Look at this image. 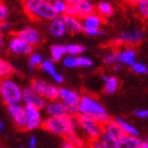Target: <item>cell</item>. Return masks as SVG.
<instances>
[{"instance_id":"1","label":"cell","mask_w":148,"mask_h":148,"mask_svg":"<svg viewBox=\"0 0 148 148\" xmlns=\"http://www.w3.org/2000/svg\"><path fill=\"white\" fill-rule=\"evenodd\" d=\"M77 115L91 117L102 125L110 121L108 111L94 96L90 94L80 95L79 103L77 106Z\"/></svg>"},{"instance_id":"2","label":"cell","mask_w":148,"mask_h":148,"mask_svg":"<svg viewBox=\"0 0 148 148\" xmlns=\"http://www.w3.org/2000/svg\"><path fill=\"white\" fill-rule=\"evenodd\" d=\"M47 131L59 136H68L78 129L76 116L64 115V116H48L42 122V126Z\"/></svg>"},{"instance_id":"3","label":"cell","mask_w":148,"mask_h":148,"mask_svg":"<svg viewBox=\"0 0 148 148\" xmlns=\"http://www.w3.org/2000/svg\"><path fill=\"white\" fill-rule=\"evenodd\" d=\"M23 8L28 15L35 20L50 21L57 17L52 5L42 0H23Z\"/></svg>"},{"instance_id":"4","label":"cell","mask_w":148,"mask_h":148,"mask_svg":"<svg viewBox=\"0 0 148 148\" xmlns=\"http://www.w3.org/2000/svg\"><path fill=\"white\" fill-rule=\"evenodd\" d=\"M0 97L6 106L21 104L22 88L12 77L0 79Z\"/></svg>"},{"instance_id":"5","label":"cell","mask_w":148,"mask_h":148,"mask_svg":"<svg viewBox=\"0 0 148 148\" xmlns=\"http://www.w3.org/2000/svg\"><path fill=\"white\" fill-rule=\"evenodd\" d=\"M77 126L82 130L84 136L87 139L91 140L99 139L103 132V125L93 120L91 117L84 116V115H77Z\"/></svg>"},{"instance_id":"6","label":"cell","mask_w":148,"mask_h":148,"mask_svg":"<svg viewBox=\"0 0 148 148\" xmlns=\"http://www.w3.org/2000/svg\"><path fill=\"white\" fill-rule=\"evenodd\" d=\"M30 87L34 92H36L38 95L46 99L47 102L58 99L59 88L56 85H53V84L43 79L36 78V79L32 80Z\"/></svg>"},{"instance_id":"7","label":"cell","mask_w":148,"mask_h":148,"mask_svg":"<svg viewBox=\"0 0 148 148\" xmlns=\"http://www.w3.org/2000/svg\"><path fill=\"white\" fill-rule=\"evenodd\" d=\"M58 99L69 109V115L77 116V106L79 103L80 94L70 88H59Z\"/></svg>"},{"instance_id":"8","label":"cell","mask_w":148,"mask_h":148,"mask_svg":"<svg viewBox=\"0 0 148 148\" xmlns=\"http://www.w3.org/2000/svg\"><path fill=\"white\" fill-rule=\"evenodd\" d=\"M145 38V32L142 29H132L123 33H120L115 38L114 42L116 45L126 47H133L141 43Z\"/></svg>"},{"instance_id":"9","label":"cell","mask_w":148,"mask_h":148,"mask_svg":"<svg viewBox=\"0 0 148 148\" xmlns=\"http://www.w3.org/2000/svg\"><path fill=\"white\" fill-rule=\"evenodd\" d=\"M8 50L10 53H12L14 55L19 56H28L33 52V47L30 46L29 43L19 38L17 35H13L6 43Z\"/></svg>"},{"instance_id":"10","label":"cell","mask_w":148,"mask_h":148,"mask_svg":"<svg viewBox=\"0 0 148 148\" xmlns=\"http://www.w3.org/2000/svg\"><path fill=\"white\" fill-rule=\"evenodd\" d=\"M8 112L18 129L27 130V113L25 106L21 104L8 106Z\"/></svg>"},{"instance_id":"11","label":"cell","mask_w":148,"mask_h":148,"mask_svg":"<svg viewBox=\"0 0 148 148\" xmlns=\"http://www.w3.org/2000/svg\"><path fill=\"white\" fill-rule=\"evenodd\" d=\"M25 106H32L37 109H45L47 105V101L34 92L30 86L22 89V101Z\"/></svg>"},{"instance_id":"12","label":"cell","mask_w":148,"mask_h":148,"mask_svg":"<svg viewBox=\"0 0 148 148\" xmlns=\"http://www.w3.org/2000/svg\"><path fill=\"white\" fill-rule=\"evenodd\" d=\"M16 35L32 47L39 45L42 40V35H41L40 31L34 27H25L22 30L17 32Z\"/></svg>"},{"instance_id":"13","label":"cell","mask_w":148,"mask_h":148,"mask_svg":"<svg viewBox=\"0 0 148 148\" xmlns=\"http://www.w3.org/2000/svg\"><path fill=\"white\" fill-rule=\"evenodd\" d=\"M27 113V130H34L42 126L41 110L32 106H25Z\"/></svg>"},{"instance_id":"14","label":"cell","mask_w":148,"mask_h":148,"mask_svg":"<svg viewBox=\"0 0 148 148\" xmlns=\"http://www.w3.org/2000/svg\"><path fill=\"white\" fill-rule=\"evenodd\" d=\"M48 31L51 36L55 38H62L67 34V29H66L62 16H57L54 19L50 20L48 25Z\"/></svg>"},{"instance_id":"15","label":"cell","mask_w":148,"mask_h":148,"mask_svg":"<svg viewBox=\"0 0 148 148\" xmlns=\"http://www.w3.org/2000/svg\"><path fill=\"white\" fill-rule=\"evenodd\" d=\"M45 110H46V113L48 114V116H64V115H69V109L59 99L47 102Z\"/></svg>"},{"instance_id":"16","label":"cell","mask_w":148,"mask_h":148,"mask_svg":"<svg viewBox=\"0 0 148 148\" xmlns=\"http://www.w3.org/2000/svg\"><path fill=\"white\" fill-rule=\"evenodd\" d=\"M117 55V62L121 65L131 66L136 62V51L133 47H125L124 49L116 51Z\"/></svg>"},{"instance_id":"17","label":"cell","mask_w":148,"mask_h":148,"mask_svg":"<svg viewBox=\"0 0 148 148\" xmlns=\"http://www.w3.org/2000/svg\"><path fill=\"white\" fill-rule=\"evenodd\" d=\"M109 138H112L114 140H119L124 136L123 131L120 128V126L117 125L114 121H108L105 124H103V132Z\"/></svg>"},{"instance_id":"18","label":"cell","mask_w":148,"mask_h":148,"mask_svg":"<svg viewBox=\"0 0 148 148\" xmlns=\"http://www.w3.org/2000/svg\"><path fill=\"white\" fill-rule=\"evenodd\" d=\"M82 23H83L84 30H87V29H101L102 25L104 23V19L96 12H93L91 14H89V15L85 16L83 20H82Z\"/></svg>"},{"instance_id":"19","label":"cell","mask_w":148,"mask_h":148,"mask_svg":"<svg viewBox=\"0 0 148 148\" xmlns=\"http://www.w3.org/2000/svg\"><path fill=\"white\" fill-rule=\"evenodd\" d=\"M62 19H64V22H65L67 32H70L72 34H77V33H82L83 32L84 28L80 18L64 15L62 16Z\"/></svg>"},{"instance_id":"20","label":"cell","mask_w":148,"mask_h":148,"mask_svg":"<svg viewBox=\"0 0 148 148\" xmlns=\"http://www.w3.org/2000/svg\"><path fill=\"white\" fill-rule=\"evenodd\" d=\"M142 141L138 136H123L117 141V148H140Z\"/></svg>"},{"instance_id":"21","label":"cell","mask_w":148,"mask_h":148,"mask_svg":"<svg viewBox=\"0 0 148 148\" xmlns=\"http://www.w3.org/2000/svg\"><path fill=\"white\" fill-rule=\"evenodd\" d=\"M114 122L120 126V128L123 131L124 136H140V131L136 129V127L131 125L130 123L126 122L125 120L121 119V117H115L114 119Z\"/></svg>"},{"instance_id":"22","label":"cell","mask_w":148,"mask_h":148,"mask_svg":"<svg viewBox=\"0 0 148 148\" xmlns=\"http://www.w3.org/2000/svg\"><path fill=\"white\" fill-rule=\"evenodd\" d=\"M50 55H51V60L53 62H62L64 57L67 55L65 45L56 43V45L51 46V48H50Z\"/></svg>"},{"instance_id":"23","label":"cell","mask_w":148,"mask_h":148,"mask_svg":"<svg viewBox=\"0 0 148 148\" xmlns=\"http://www.w3.org/2000/svg\"><path fill=\"white\" fill-rule=\"evenodd\" d=\"M96 11H97L96 13L104 19V18L110 17V16L113 14L114 10L111 3L106 2V1H102V2H99V4L96 5Z\"/></svg>"},{"instance_id":"24","label":"cell","mask_w":148,"mask_h":148,"mask_svg":"<svg viewBox=\"0 0 148 148\" xmlns=\"http://www.w3.org/2000/svg\"><path fill=\"white\" fill-rule=\"evenodd\" d=\"M76 8H77V12H78V17H85V16L89 15L91 13L94 12V5L92 3L88 1V0H85V1H82L79 3H76Z\"/></svg>"},{"instance_id":"25","label":"cell","mask_w":148,"mask_h":148,"mask_svg":"<svg viewBox=\"0 0 148 148\" xmlns=\"http://www.w3.org/2000/svg\"><path fill=\"white\" fill-rule=\"evenodd\" d=\"M120 86V82L115 76H108L104 82V91L107 94H113L117 91Z\"/></svg>"},{"instance_id":"26","label":"cell","mask_w":148,"mask_h":148,"mask_svg":"<svg viewBox=\"0 0 148 148\" xmlns=\"http://www.w3.org/2000/svg\"><path fill=\"white\" fill-rule=\"evenodd\" d=\"M65 47L67 55L70 56H80L86 51V47L82 43H69Z\"/></svg>"},{"instance_id":"27","label":"cell","mask_w":148,"mask_h":148,"mask_svg":"<svg viewBox=\"0 0 148 148\" xmlns=\"http://www.w3.org/2000/svg\"><path fill=\"white\" fill-rule=\"evenodd\" d=\"M13 72H14L13 66L8 60L0 57V79H3V78H6V77H11Z\"/></svg>"},{"instance_id":"28","label":"cell","mask_w":148,"mask_h":148,"mask_svg":"<svg viewBox=\"0 0 148 148\" xmlns=\"http://www.w3.org/2000/svg\"><path fill=\"white\" fill-rule=\"evenodd\" d=\"M65 141L70 143V144H72V145L76 146V147H78V148H85L87 145L86 140L84 139L83 136H78L77 132H73V133H71V134H69L68 136H66Z\"/></svg>"},{"instance_id":"29","label":"cell","mask_w":148,"mask_h":148,"mask_svg":"<svg viewBox=\"0 0 148 148\" xmlns=\"http://www.w3.org/2000/svg\"><path fill=\"white\" fill-rule=\"evenodd\" d=\"M62 65L67 69L80 68V56L66 55L62 59Z\"/></svg>"},{"instance_id":"30","label":"cell","mask_w":148,"mask_h":148,"mask_svg":"<svg viewBox=\"0 0 148 148\" xmlns=\"http://www.w3.org/2000/svg\"><path fill=\"white\" fill-rule=\"evenodd\" d=\"M43 56L38 52H32L29 55V68L31 71H34V69L40 67L41 62H43Z\"/></svg>"},{"instance_id":"31","label":"cell","mask_w":148,"mask_h":148,"mask_svg":"<svg viewBox=\"0 0 148 148\" xmlns=\"http://www.w3.org/2000/svg\"><path fill=\"white\" fill-rule=\"evenodd\" d=\"M40 68L43 72H46L47 74H49L51 77H54L56 74L58 73L56 70L55 64L51 60V59H43V62L40 65Z\"/></svg>"},{"instance_id":"32","label":"cell","mask_w":148,"mask_h":148,"mask_svg":"<svg viewBox=\"0 0 148 148\" xmlns=\"http://www.w3.org/2000/svg\"><path fill=\"white\" fill-rule=\"evenodd\" d=\"M54 12L57 16H64L65 15L66 9H67V3L64 0H54L51 3Z\"/></svg>"},{"instance_id":"33","label":"cell","mask_w":148,"mask_h":148,"mask_svg":"<svg viewBox=\"0 0 148 148\" xmlns=\"http://www.w3.org/2000/svg\"><path fill=\"white\" fill-rule=\"evenodd\" d=\"M103 62L104 64L107 66H113L115 64H117V55L116 51H108L107 53H105V55L103 57Z\"/></svg>"},{"instance_id":"34","label":"cell","mask_w":148,"mask_h":148,"mask_svg":"<svg viewBox=\"0 0 148 148\" xmlns=\"http://www.w3.org/2000/svg\"><path fill=\"white\" fill-rule=\"evenodd\" d=\"M99 139L102 141L104 148H117V140L109 138V136H107L104 133L101 134V136H99Z\"/></svg>"},{"instance_id":"35","label":"cell","mask_w":148,"mask_h":148,"mask_svg":"<svg viewBox=\"0 0 148 148\" xmlns=\"http://www.w3.org/2000/svg\"><path fill=\"white\" fill-rule=\"evenodd\" d=\"M131 70L136 74H147L148 68L145 64L141 62H136L131 66Z\"/></svg>"},{"instance_id":"36","label":"cell","mask_w":148,"mask_h":148,"mask_svg":"<svg viewBox=\"0 0 148 148\" xmlns=\"http://www.w3.org/2000/svg\"><path fill=\"white\" fill-rule=\"evenodd\" d=\"M136 10L143 18H147L148 17V0H143L142 2L136 4Z\"/></svg>"},{"instance_id":"37","label":"cell","mask_w":148,"mask_h":148,"mask_svg":"<svg viewBox=\"0 0 148 148\" xmlns=\"http://www.w3.org/2000/svg\"><path fill=\"white\" fill-rule=\"evenodd\" d=\"M10 16V10L5 3L0 1V22H4L8 20Z\"/></svg>"},{"instance_id":"38","label":"cell","mask_w":148,"mask_h":148,"mask_svg":"<svg viewBox=\"0 0 148 148\" xmlns=\"http://www.w3.org/2000/svg\"><path fill=\"white\" fill-rule=\"evenodd\" d=\"M83 32H85V34H87L88 36H92V37L105 35V32L102 31L101 29H87V30H84Z\"/></svg>"},{"instance_id":"39","label":"cell","mask_w":148,"mask_h":148,"mask_svg":"<svg viewBox=\"0 0 148 148\" xmlns=\"http://www.w3.org/2000/svg\"><path fill=\"white\" fill-rule=\"evenodd\" d=\"M89 148H104V145L101 140L95 139L89 141Z\"/></svg>"},{"instance_id":"40","label":"cell","mask_w":148,"mask_h":148,"mask_svg":"<svg viewBox=\"0 0 148 148\" xmlns=\"http://www.w3.org/2000/svg\"><path fill=\"white\" fill-rule=\"evenodd\" d=\"M136 116L140 117V119H147L148 117V110L147 109H139V110L134 111Z\"/></svg>"},{"instance_id":"41","label":"cell","mask_w":148,"mask_h":148,"mask_svg":"<svg viewBox=\"0 0 148 148\" xmlns=\"http://www.w3.org/2000/svg\"><path fill=\"white\" fill-rule=\"evenodd\" d=\"M10 30H11V28H10V25L6 21L4 22H0V33L1 34H8L10 32Z\"/></svg>"},{"instance_id":"42","label":"cell","mask_w":148,"mask_h":148,"mask_svg":"<svg viewBox=\"0 0 148 148\" xmlns=\"http://www.w3.org/2000/svg\"><path fill=\"white\" fill-rule=\"evenodd\" d=\"M52 79L54 80V83H56V84H62L64 82H65L64 75H62V74H60L59 72L57 74H56V75L54 77H52Z\"/></svg>"},{"instance_id":"43","label":"cell","mask_w":148,"mask_h":148,"mask_svg":"<svg viewBox=\"0 0 148 148\" xmlns=\"http://www.w3.org/2000/svg\"><path fill=\"white\" fill-rule=\"evenodd\" d=\"M29 148H36L37 147V139L36 136H31L29 140Z\"/></svg>"},{"instance_id":"44","label":"cell","mask_w":148,"mask_h":148,"mask_svg":"<svg viewBox=\"0 0 148 148\" xmlns=\"http://www.w3.org/2000/svg\"><path fill=\"white\" fill-rule=\"evenodd\" d=\"M4 46H5V38H4V35L0 33V51L3 50Z\"/></svg>"},{"instance_id":"45","label":"cell","mask_w":148,"mask_h":148,"mask_svg":"<svg viewBox=\"0 0 148 148\" xmlns=\"http://www.w3.org/2000/svg\"><path fill=\"white\" fill-rule=\"evenodd\" d=\"M60 148H78V147H76V146H74V145H72V144H70V143H68V142H64L62 144V146H60Z\"/></svg>"},{"instance_id":"46","label":"cell","mask_w":148,"mask_h":148,"mask_svg":"<svg viewBox=\"0 0 148 148\" xmlns=\"http://www.w3.org/2000/svg\"><path fill=\"white\" fill-rule=\"evenodd\" d=\"M67 4H76V3H79L82 1H85V0H64Z\"/></svg>"},{"instance_id":"47","label":"cell","mask_w":148,"mask_h":148,"mask_svg":"<svg viewBox=\"0 0 148 148\" xmlns=\"http://www.w3.org/2000/svg\"><path fill=\"white\" fill-rule=\"evenodd\" d=\"M127 3H129V4H132V5H136V4H139L140 2H142L143 0H125Z\"/></svg>"},{"instance_id":"48","label":"cell","mask_w":148,"mask_h":148,"mask_svg":"<svg viewBox=\"0 0 148 148\" xmlns=\"http://www.w3.org/2000/svg\"><path fill=\"white\" fill-rule=\"evenodd\" d=\"M112 67H113V70L115 72L121 71V69H122V65H121V64H119V62H117V64H115V65H113Z\"/></svg>"},{"instance_id":"49","label":"cell","mask_w":148,"mask_h":148,"mask_svg":"<svg viewBox=\"0 0 148 148\" xmlns=\"http://www.w3.org/2000/svg\"><path fill=\"white\" fill-rule=\"evenodd\" d=\"M140 148H148L147 140H146V141H142V143H141V147H140Z\"/></svg>"},{"instance_id":"50","label":"cell","mask_w":148,"mask_h":148,"mask_svg":"<svg viewBox=\"0 0 148 148\" xmlns=\"http://www.w3.org/2000/svg\"><path fill=\"white\" fill-rule=\"evenodd\" d=\"M3 129H4V124L2 123V121L0 120V132H2Z\"/></svg>"},{"instance_id":"51","label":"cell","mask_w":148,"mask_h":148,"mask_svg":"<svg viewBox=\"0 0 148 148\" xmlns=\"http://www.w3.org/2000/svg\"><path fill=\"white\" fill-rule=\"evenodd\" d=\"M43 2H46V3H50V4H51V3L53 2V1H54V0H42Z\"/></svg>"},{"instance_id":"52","label":"cell","mask_w":148,"mask_h":148,"mask_svg":"<svg viewBox=\"0 0 148 148\" xmlns=\"http://www.w3.org/2000/svg\"><path fill=\"white\" fill-rule=\"evenodd\" d=\"M19 148H27V147H25V146H20Z\"/></svg>"}]
</instances>
